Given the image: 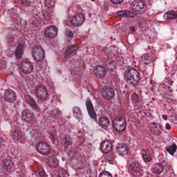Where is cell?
Instances as JSON below:
<instances>
[{
  "mask_svg": "<svg viewBox=\"0 0 177 177\" xmlns=\"http://www.w3.org/2000/svg\"><path fill=\"white\" fill-rule=\"evenodd\" d=\"M125 78L127 82L132 85H136L140 80L139 73L134 69H130L126 71Z\"/></svg>",
  "mask_w": 177,
  "mask_h": 177,
  "instance_id": "6da1fadb",
  "label": "cell"
},
{
  "mask_svg": "<svg viewBox=\"0 0 177 177\" xmlns=\"http://www.w3.org/2000/svg\"><path fill=\"white\" fill-rule=\"evenodd\" d=\"M113 126L115 130L118 132H122L125 130L126 126V119L122 117H118L113 121Z\"/></svg>",
  "mask_w": 177,
  "mask_h": 177,
  "instance_id": "7a4b0ae2",
  "label": "cell"
},
{
  "mask_svg": "<svg viewBox=\"0 0 177 177\" xmlns=\"http://www.w3.org/2000/svg\"><path fill=\"white\" fill-rule=\"evenodd\" d=\"M32 55L36 61H42L45 57V51L42 47L36 46L32 50Z\"/></svg>",
  "mask_w": 177,
  "mask_h": 177,
  "instance_id": "3957f363",
  "label": "cell"
},
{
  "mask_svg": "<svg viewBox=\"0 0 177 177\" xmlns=\"http://www.w3.org/2000/svg\"><path fill=\"white\" fill-rule=\"evenodd\" d=\"M132 8L137 14H143L146 11V7L143 2L137 0L132 4Z\"/></svg>",
  "mask_w": 177,
  "mask_h": 177,
  "instance_id": "277c9868",
  "label": "cell"
},
{
  "mask_svg": "<svg viewBox=\"0 0 177 177\" xmlns=\"http://www.w3.org/2000/svg\"><path fill=\"white\" fill-rule=\"evenodd\" d=\"M38 152L43 155H48L50 153V148L48 144L44 142H39L36 145Z\"/></svg>",
  "mask_w": 177,
  "mask_h": 177,
  "instance_id": "5b68a950",
  "label": "cell"
},
{
  "mask_svg": "<svg viewBox=\"0 0 177 177\" xmlns=\"http://www.w3.org/2000/svg\"><path fill=\"white\" fill-rule=\"evenodd\" d=\"M36 94L38 97L42 100H45L48 97L47 90L42 86H39L36 88Z\"/></svg>",
  "mask_w": 177,
  "mask_h": 177,
  "instance_id": "8992f818",
  "label": "cell"
},
{
  "mask_svg": "<svg viewBox=\"0 0 177 177\" xmlns=\"http://www.w3.org/2000/svg\"><path fill=\"white\" fill-rule=\"evenodd\" d=\"M102 94L105 99L110 100L114 97V91L110 86H106L103 89Z\"/></svg>",
  "mask_w": 177,
  "mask_h": 177,
  "instance_id": "52a82bcc",
  "label": "cell"
},
{
  "mask_svg": "<svg viewBox=\"0 0 177 177\" xmlns=\"http://www.w3.org/2000/svg\"><path fill=\"white\" fill-rule=\"evenodd\" d=\"M85 21V17L83 14H78L73 17L71 20V23L74 26H80L83 24Z\"/></svg>",
  "mask_w": 177,
  "mask_h": 177,
  "instance_id": "ba28073f",
  "label": "cell"
},
{
  "mask_svg": "<svg viewBox=\"0 0 177 177\" xmlns=\"http://www.w3.org/2000/svg\"><path fill=\"white\" fill-rule=\"evenodd\" d=\"M113 149V144L108 140H105L100 144V150L105 153H109Z\"/></svg>",
  "mask_w": 177,
  "mask_h": 177,
  "instance_id": "9c48e42d",
  "label": "cell"
},
{
  "mask_svg": "<svg viewBox=\"0 0 177 177\" xmlns=\"http://www.w3.org/2000/svg\"><path fill=\"white\" fill-rule=\"evenodd\" d=\"M58 29L55 26H50L47 28L45 31V34L47 38H54L58 34Z\"/></svg>",
  "mask_w": 177,
  "mask_h": 177,
  "instance_id": "30bf717a",
  "label": "cell"
},
{
  "mask_svg": "<svg viewBox=\"0 0 177 177\" xmlns=\"http://www.w3.org/2000/svg\"><path fill=\"white\" fill-rule=\"evenodd\" d=\"M94 73L96 77L100 78L105 77L106 74L105 68L101 65H97L96 66L95 68H94Z\"/></svg>",
  "mask_w": 177,
  "mask_h": 177,
  "instance_id": "8fae6325",
  "label": "cell"
},
{
  "mask_svg": "<svg viewBox=\"0 0 177 177\" xmlns=\"http://www.w3.org/2000/svg\"><path fill=\"white\" fill-rule=\"evenodd\" d=\"M21 69L25 74H29L33 71V67L30 62L24 61L21 65Z\"/></svg>",
  "mask_w": 177,
  "mask_h": 177,
  "instance_id": "7c38bea8",
  "label": "cell"
},
{
  "mask_svg": "<svg viewBox=\"0 0 177 177\" xmlns=\"http://www.w3.org/2000/svg\"><path fill=\"white\" fill-rule=\"evenodd\" d=\"M5 99L7 102L12 103L16 100V94L11 90H7L5 92Z\"/></svg>",
  "mask_w": 177,
  "mask_h": 177,
  "instance_id": "4fadbf2b",
  "label": "cell"
},
{
  "mask_svg": "<svg viewBox=\"0 0 177 177\" xmlns=\"http://www.w3.org/2000/svg\"><path fill=\"white\" fill-rule=\"evenodd\" d=\"M22 119L26 122H31L34 118V114L28 109H25L22 113Z\"/></svg>",
  "mask_w": 177,
  "mask_h": 177,
  "instance_id": "5bb4252c",
  "label": "cell"
},
{
  "mask_svg": "<svg viewBox=\"0 0 177 177\" xmlns=\"http://www.w3.org/2000/svg\"><path fill=\"white\" fill-rule=\"evenodd\" d=\"M46 162L47 165L50 167H56L59 165V161L55 157H48L46 158Z\"/></svg>",
  "mask_w": 177,
  "mask_h": 177,
  "instance_id": "9a60e30c",
  "label": "cell"
},
{
  "mask_svg": "<svg viewBox=\"0 0 177 177\" xmlns=\"http://www.w3.org/2000/svg\"><path fill=\"white\" fill-rule=\"evenodd\" d=\"M86 108H87V109H88V113H89L90 116L93 119H95L96 117V115L94 108H93V107L92 104L91 103V101L90 100H87V102L86 103Z\"/></svg>",
  "mask_w": 177,
  "mask_h": 177,
  "instance_id": "2e32d148",
  "label": "cell"
},
{
  "mask_svg": "<svg viewBox=\"0 0 177 177\" xmlns=\"http://www.w3.org/2000/svg\"><path fill=\"white\" fill-rule=\"evenodd\" d=\"M117 150L118 153L121 155H124L126 154L128 152V148L126 144H120L117 146Z\"/></svg>",
  "mask_w": 177,
  "mask_h": 177,
  "instance_id": "e0dca14e",
  "label": "cell"
},
{
  "mask_svg": "<svg viewBox=\"0 0 177 177\" xmlns=\"http://www.w3.org/2000/svg\"><path fill=\"white\" fill-rule=\"evenodd\" d=\"M2 167L4 169L7 171L11 170L14 167V164L11 160L6 159L2 162Z\"/></svg>",
  "mask_w": 177,
  "mask_h": 177,
  "instance_id": "ac0fdd59",
  "label": "cell"
},
{
  "mask_svg": "<svg viewBox=\"0 0 177 177\" xmlns=\"http://www.w3.org/2000/svg\"><path fill=\"white\" fill-rule=\"evenodd\" d=\"M163 170H164V168H163V165L160 163L155 164L153 166H152V172L154 174H160L163 172Z\"/></svg>",
  "mask_w": 177,
  "mask_h": 177,
  "instance_id": "d6986e66",
  "label": "cell"
},
{
  "mask_svg": "<svg viewBox=\"0 0 177 177\" xmlns=\"http://www.w3.org/2000/svg\"><path fill=\"white\" fill-rule=\"evenodd\" d=\"M25 100H27V102L30 104V105L33 107L35 110H39V108L38 106V105L36 104V103L35 102L34 100L32 98L30 95H26L25 96Z\"/></svg>",
  "mask_w": 177,
  "mask_h": 177,
  "instance_id": "ffe728a7",
  "label": "cell"
},
{
  "mask_svg": "<svg viewBox=\"0 0 177 177\" xmlns=\"http://www.w3.org/2000/svg\"><path fill=\"white\" fill-rule=\"evenodd\" d=\"M177 18V14L175 13V11H168L165 14L164 18L166 20L169 19H175Z\"/></svg>",
  "mask_w": 177,
  "mask_h": 177,
  "instance_id": "44dd1931",
  "label": "cell"
},
{
  "mask_svg": "<svg viewBox=\"0 0 177 177\" xmlns=\"http://www.w3.org/2000/svg\"><path fill=\"white\" fill-rule=\"evenodd\" d=\"M53 177H65V173L64 171L61 169H56L53 171Z\"/></svg>",
  "mask_w": 177,
  "mask_h": 177,
  "instance_id": "7402d4cb",
  "label": "cell"
},
{
  "mask_svg": "<svg viewBox=\"0 0 177 177\" xmlns=\"http://www.w3.org/2000/svg\"><path fill=\"white\" fill-rule=\"evenodd\" d=\"M78 49V47L77 46H71L68 47L65 51V57H66L71 53L75 51L76 50H77Z\"/></svg>",
  "mask_w": 177,
  "mask_h": 177,
  "instance_id": "603a6c76",
  "label": "cell"
},
{
  "mask_svg": "<svg viewBox=\"0 0 177 177\" xmlns=\"http://www.w3.org/2000/svg\"><path fill=\"white\" fill-rule=\"evenodd\" d=\"M22 52H23V46L22 45H19L18 46L17 49H16V53H15L16 58L18 59H20L22 56Z\"/></svg>",
  "mask_w": 177,
  "mask_h": 177,
  "instance_id": "cb8c5ba5",
  "label": "cell"
},
{
  "mask_svg": "<svg viewBox=\"0 0 177 177\" xmlns=\"http://www.w3.org/2000/svg\"><path fill=\"white\" fill-rule=\"evenodd\" d=\"M100 124L104 127H107L109 126V122L108 119L105 117H102L99 120Z\"/></svg>",
  "mask_w": 177,
  "mask_h": 177,
  "instance_id": "d4e9b609",
  "label": "cell"
},
{
  "mask_svg": "<svg viewBox=\"0 0 177 177\" xmlns=\"http://www.w3.org/2000/svg\"><path fill=\"white\" fill-rule=\"evenodd\" d=\"M143 157L144 160L146 162H150L152 160V158H151L150 155H149L148 152H144L143 154Z\"/></svg>",
  "mask_w": 177,
  "mask_h": 177,
  "instance_id": "484cf974",
  "label": "cell"
},
{
  "mask_svg": "<svg viewBox=\"0 0 177 177\" xmlns=\"http://www.w3.org/2000/svg\"><path fill=\"white\" fill-rule=\"evenodd\" d=\"M55 0H45V4L49 8H52L55 5Z\"/></svg>",
  "mask_w": 177,
  "mask_h": 177,
  "instance_id": "4316f807",
  "label": "cell"
},
{
  "mask_svg": "<svg viewBox=\"0 0 177 177\" xmlns=\"http://www.w3.org/2000/svg\"><path fill=\"white\" fill-rule=\"evenodd\" d=\"M177 149V146H175V144H173L172 146L169 147L167 149L168 152H169V153L172 155L174 154V153L175 152V150Z\"/></svg>",
  "mask_w": 177,
  "mask_h": 177,
  "instance_id": "83f0119b",
  "label": "cell"
},
{
  "mask_svg": "<svg viewBox=\"0 0 177 177\" xmlns=\"http://www.w3.org/2000/svg\"><path fill=\"white\" fill-rule=\"evenodd\" d=\"M100 177H112L111 174L107 171H104L100 174Z\"/></svg>",
  "mask_w": 177,
  "mask_h": 177,
  "instance_id": "f1b7e54d",
  "label": "cell"
},
{
  "mask_svg": "<svg viewBox=\"0 0 177 177\" xmlns=\"http://www.w3.org/2000/svg\"><path fill=\"white\" fill-rule=\"evenodd\" d=\"M39 175L41 177H46V175L45 172L44 170V169L42 168H41V169H39Z\"/></svg>",
  "mask_w": 177,
  "mask_h": 177,
  "instance_id": "f546056e",
  "label": "cell"
},
{
  "mask_svg": "<svg viewBox=\"0 0 177 177\" xmlns=\"http://www.w3.org/2000/svg\"><path fill=\"white\" fill-rule=\"evenodd\" d=\"M123 0H110L112 3H113L116 4H120L122 2Z\"/></svg>",
  "mask_w": 177,
  "mask_h": 177,
  "instance_id": "4dcf8cb0",
  "label": "cell"
},
{
  "mask_svg": "<svg viewBox=\"0 0 177 177\" xmlns=\"http://www.w3.org/2000/svg\"><path fill=\"white\" fill-rule=\"evenodd\" d=\"M117 15L121 17H123L126 15V11H120L117 13Z\"/></svg>",
  "mask_w": 177,
  "mask_h": 177,
  "instance_id": "1f68e13d",
  "label": "cell"
},
{
  "mask_svg": "<svg viewBox=\"0 0 177 177\" xmlns=\"http://www.w3.org/2000/svg\"><path fill=\"white\" fill-rule=\"evenodd\" d=\"M21 2L25 6H28L29 5V2L28 0H21Z\"/></svg>",
  "mask_w": 177,
  "mask_h": 177,
  "instance_id": "d6a6232c",
  "label": "cell"
},
{
  "mask_svg": "<svg viewBox=\"0 0 177 177\" xmlns=\"http://www.w3.org/2000/svg\"><path fill=\"white\" fill-rule=\"evenodd\" d=\"M3 140L2 139V137H0V147L3 145Z\"/></svg>",
  "mask_w": 177,
  "mask_h": 177,
  "instance_id": "836d02e7",
  "label": "cell"
},
{
  "mask_svg": "<svg viewBox=\"0 0 177 177\" xmlns=\"http://www.w3.org/2000/svg\"></svg>",
  "mask_w": 177,
  "mask_h": 177,
  "instance_id": "e575fe53",
  "label": "cell"
}]
</instances>
